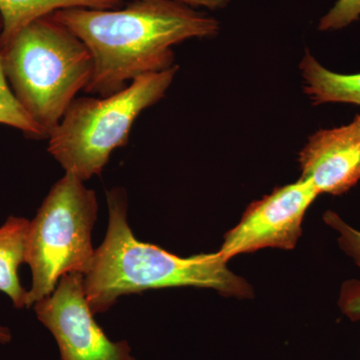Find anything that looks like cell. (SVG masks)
<instances>
[{
	"label": "cell",
	"instance_id": "obj_1",
	"mask_svg": "<svg viewBox=\"0 0 360 360\" xmlns=\"http://www.w3.org/2000/svg\"><path fill=\"white\" fill-rule=\"evenodd\" d=\"M54 18L89 47L94 73L84 92L116 94L135 78L172 68L174 45L210 39L219 20L175 0H134L116 9H60Z\"/></svg>",
	"mask_w": 360,
	"mask_h": 360
},
{
	"label": "cell",
	"instance_id": "obj_2",
	"mask_svg": "<svg viewBox=\"0 0 360 360\" xmlns=\"http://www.w3.org/2000/svg\"><path fill=\"white\" fill-rule=\"evenodd\" d=\"M108 233L96 250L84 291L94 315L108 311L118 297L150 290L194 286L229 297L250 298L252 288L227 267L219 251L180 257L135 238L127 221V195L122 187L106 193Z\"/></svg>",
	"mask_w": 360,
	"mask_h": 360
},
{
	"label": "cell",
	"instance_id": "obj_3",
	"mask_svg": "<svg viewBox=\"0 0 360 360\" xmlns=\"http://www.w3.org/2000/svg\"><path fill=\"white\" fill-rule=\"evenodd\" d=\"M0 58L14 96L47 139L94 73L89 47L53 13L21 30Z\"/></svg>",
	"mask_w": 360,
	"mask_h": 360
},
{
	"label": "cell",
	"instance_id": "obj_4",
	"mask_svg": "<svg viewBox=\"0 0 360 360\" xmlns=\"http://www.w3.org/2000/svg\"><path fill=\"white\" fill-rule=\"evenodd\" d=\"M179 66L135 78L116 94L77 97L49 135V153L65 174L101 175L116 148L129 143L137 117L165 96Z\"/></svg>",
	"mask_w": 360,
	"mask_h": 360
},
{
	"label": "cell",
	"instance_id": "obj_5",
	"mask_svg": "<svg viewBox=\"0 0 360 360\" xmlns=\"http://www.w3.org/2000/svg\"><path fill=\"white\" fill-rule=\"evenodd\" d=\"M84 181L65 174L58 180L30 221L25 264L32 272L26 307L52 295L59 279L68 274L89 271L96 250L91 232L98 203L96 191Z\"/></svg>",
	"mask_w": 360,
	"mask_h": 360
},
{
	"label": "cell",
	"instance_id": "obj_6",
	"mask_svg": "<svg viewBox=\"0 0 360 360\" xmlns=\"http://www.w3.org/2000/svg\"><path fill=\"white\" fill-rule=\"evenodd\" d=\"M35 312L56 338L61 360H135L127 340L111 341L94 321L84 274L61 277L52 295L35 303Z\"/></svg>",
	"mask_w": 360,
	"mask_h": 360
},
{
	"label": "cell",
	"instance_id": "obj_7",
	"mask_svg": "<svg viewBox=\"0 0 360 360\" xmlns=\"http://www.w3.org/2000/svg\"><path fill=\"white\" fill-rule=\"evenodd\" d=\"M319 195L302 179L274 189L248 206L238 224L225 234L220 255L229 262L262 248L293 250L302 233L305 213Z\"/></svg>",
	"mask_w": 360,
	"mask_h": 360
},
{
	"label": "cell",
	"instance_id": "obj_8",
	"mask_svg": "<svg viewBox=\"0 0 360 360\" xmlns=\"http://www.w3.org/2000/svg\"><path fill=\"white\" fill-rule=\"evenodd\" d=\"M300 179L319 194L340 195L360 180V115L340 127L321 129L300 151Z\"/></svg>",
	"mask_w": 360,
	"mask_h": 360
},
{
	"label": "cell",
	"instance_id": "obj_9",
	"mask_svg": "<svg viewBox=\"0 0 360 360\" xmlns=\"http://www.w3.org/2000/svg\"><path fill=\"white\" fill-rule=\"evenodd\" d=\"M122 6V0H0V49L32 21L60 9H116Z\"/></svg>",
	"mask_w": 360,
	"mask_h": 360
},
{
	"label": "cell",
	"instance_id": "obj_10",
	"mask_svg": "<svg viewBox=\"0 0 360 360\" xmlns=\"http://www.w3.org/2000/svg\"><path fill=\"white\" fill-rule=\"evenodd\" d=\"M303 89L314 104L348 103L360 105V73L341 75L328 70L305 52L300 63Z\"/></svg>",
	"mask_w": 360,
	"mask_h": 360
},
{
	"label": "cell",
	"instance_id": "obj_11",
	"mask_svg": "<svg viewBox=\"0 0 360 360\" xmlns=\"http://www.w3.org/2000/svg\"><path fill=\"white\" fill-rule=\"evenodd\" d=\"M30 224L23 217H9L0 227V291L9 296L16 309L26 307L27 300V291L18 277V267L25 262Z\"/></svg>",
	"mask_w": 360,
	"mask_h": 360
},
{
	"label": "cell",
	"instance_id": "obj_12",
	"mask_svg": "<svg viewBox=\"0 0 360 360\" xmlns=\"http://www.w3.org/2000/svg\"><path fill=\"white\" fill-rule=\"evenodd\" d=\"M0 30H1V18H0ZM0 123L20 130L28 139H47L44 130L28 115L14 96L13 90L9 86L4 75L1 58H0Z\"/></svg>",
	"mask_w": 360,
	"mask_h": 360
},
{
	"label": "cell",
	"instance_id": "obj_13",
	"mask_svg": "<svg viewBox=\"0 0 360 360\" xmlns=\"http://www.w3.org/2000/svg\"><path fill=\"white\" fill-rule=\"evenodd\" d=\"M323 220L333 231L338 232V243L341 250L360 267V231L350 226L333 210L324 213Z\"/></svg>",
	"mask_w": 360,
	"mask_h": 360
},
{
	"label": "cell",
	"instance_id": "obj_14",
	"mask_svg": "<svg viewBox=\"0 0 360 360\" xmlns=\"http://www.w3.org/2000/svg\"><path fill=\"white\" fill-rule=\"evenodd\" d=\"M360 18V0H338L335 6L319 21L321 32L347 27Z\"/></svg>",
	"mask_w": 360,
	"mask_h": 360
},
{
	"label": "cell",
	"instance_id": "obj_15",
	"mask_svg": "<svg viewBox=\"0 0 360 360\" xmlns=\"http://www.w3.org/2000/svg\"><path fill=\"white\" fill-rule=\"evenodd\" d=\"M338 307L352 321H360V281L349 279L341 285Z\"/></svg>",
	"mask_w": 360,
	"mask_h": 360
},
{
	"label": "cell",
	"instance_id": "obj_16",
	"mask_svg": "<svg viewBox=\"0 0 360 360\" xmlns=\"http://www.w3.org/2000/svg\"><path fill=\"white\" fill-rule=\"evenodd\" d=\"M180 4H186L194 8H206L210 11H217L227 6L231 0H175Z\"/></svg>",
	"mask_w": 360,
	"mask_h": 360
},
{
	"label": "cell",
	"instance_id": "obj_17",
	"mask_svg": "<svg viewBox=\"0 0 360 360\" xmlns=\"http://www.w3.org/2000/svg\"><path fill=\"white\" fill-rule=\"evenodd\" d=\"M11 340H13V335H11V330L4 326H0V343L6 345V343L11 342Z\"/></svg>",
	"mask_w": 360,
	"mask_h": 360
}]
</instances>
